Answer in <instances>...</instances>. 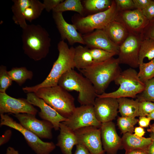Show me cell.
I'll list each match as a JSON object with an SVG mask.
<instances>
[{"label": "cell", "instance_id": "18", "mask_svg": "<svg viewBox=\"0 0 154 154\" xmlns=\"http://www.w3.org/2000/svg\"><path fill=\"white\" fill-rule=\"evenodd\" d=\"M84 44L91 48H98L118 55L119 46L114 43L103 29H98L82 35Z\"/></svg>", "mask_w": 154, "mask_h": 154}, {"label": "cell", "instance_id": "3", "mask_svg": "<svg viewBox=\"0 0 154 154\" xmlns=\"http://www.w3.org/2000/svg\"><path fill=\"white\" fill-rule=\"evenodd\" d=\"M117 58L112 57L105 61L94 62L89 67L79 70L92 84L97 95H101L121 72Z\"/></svg>", "mask_w": 154, "mask_h": 154}, {"label": "cell", "instance_id": "12", "mask_svg": "<svg viewBox=\"0 0 154 154\" xmlns=\"http://www.w3.org/2000/svg\"><path fill=\"white\" fill-rule=\"evenodd\" d=\"M23 127L31 131L40 138L51 139L53 126L50 122L40 120L36 117V115L26 113L13 114Z\"/></svg>", "mask_w": 154, "mask_h": 154}, {"label": "cell", "instance_id": "31", "mask_svg": "<svg viewBox=\"0 0 154 154\" xmlns=\"http://www.w3.org/2000/svg\"><path fill=\"white\" fill-rule=\"evenodd\" d=\"M139 67L138 76L142 82L145 83L154 78V58L149 62L140 64Z\"/></svg>", "mask_w": 154, "mask_h": 154}, {"label": "cell", "instance_id": "20", "mask_svg": "<svg viewBox=\"0 0 154 154\" xmlns=\"http://www.w3.org/2000/svg\"><path fill=\"white\" fill-rule=\"evenodd\" d=\"M60 133L56 145L58 147L63 154H72L74 146L78 144L74 131L61 122L60 124Z\"/></svg>", "mask_w": 154, "mask_h": 154}, {"label": "cell", "instance_id": "30", "mask_svg": "<svg viewBox=\"0 0 154 154\" xmlns=\"http://www.w3.org/2000/svg\"><path fill=\"white\" fill-rule=\"evenodd\" d=\"M83 2L84 8L89 11L97 13L109 8L112 4V0H85Z\"/></svg>", "mask_w": 154, "mask_h": 154}, {"label": "cell", "instance_id": "28", "mask_svg": "<svg viewBox=\"0 0 154 154\" xmlns=\"http://www.w3.org/2000/svg\"><path fill=\"white\" fill-rule=\"evenodd\" d=\"M72 11L83 15L84 12V6L80 0H65L59 3L52 10L53 12H62Z\"/></svg>", "mask_w": 154, "mask_h": 154}, {"label": "cell", "instance_id": "25", "mask_svg": "<svg viewBox=\"0 0 154 154\" xmlns=\"http://www.w3.org/2000/svg\"><path fill=\"white\" fill-rule=\"evenodd\" d=\"M30 0H13V4L11 7L13 13V20L14 23L22 29L25 28L28 24L24 16V11Z\"/></svg>", "mask_w": 154, "mask_h": 154}, {"label": "cell", "instance_id": "47", "mask_svg": "<svg viewBox=\"0 0 154 154\" xmlns=\"http://www.w3.org/2000/svg\"><path fill=\"white\" fill-rule=\"evenodd\" d=\"M150 136L152 139L153 141L148 149V154H154V134L151 133Z\"/></svg>", "mask_w": 154, "mask_h": 154}, {"label": "cell", "instance_id": "29", "mask_svg": "<svg viewBox=\"0 0 154 154\" xmlns=\"http://www.w3.org/2000/svg\"><path fill=\"white\" fill-rule=\"evenodd\" d=\"M145 58L150 61L154 58V38H146L142 41L139 57V65L143 62Z\"/></svg>", "mask_w": 154, "mask_h": 154}, {"label": "cell", "instance_id": "27", "mask_svg": "<svg viewBox=\"0 0 154 154\" xmlns=\"http://www.w3.org/2000/svg\"><path fill=\"white\" fill-rule=\"evenodd\" d=\"M45 9L43 3L38 0H30L25 8L24 16L26 20L31 22L38 18Z\"/></svg>", "mask_w": 154, "mask_h": 154}, {"label": "cell", "instance_id": "49", "mask_svg": "<svg viewBox=\"0 0 154 154\" xmlns=\"http://www.w3.org/2000/svg\"><path fill=\"white\" fill-rule=\"evenodd\" d=\"M147 131L154 134V123L150 125V128L147 129Z\"/></svg>", "mask_w": 154, "mask_h": 154}, {"label": "cell", "instance_id": "38", "mask_svg": "<svg viewBox=\"0 0 154 154\" xmlns=\"http://www.w3.org/2000/svg\"><path fill=\"white\" fill-rule=\"evenodd\" d=\"M142 40L154 38V18L149 21L141 35Z\"/></svg>", "mask_w": 154, "mask_h": 154}, {"label": "cell", "instance_id": "35", "mask_svg": "<svg viewBox=\"0 0 154 154\" xmlns=\"http://www.w3.org/2000/svg\"><path fill=\"white\" fill-rule=\"evenodd\" d=\"M13 80L7 70V67L3 65L0 66V93H5L12 84Z\"/></svg>", "mask_w": 154, "mask_h": 154}, {"label": "cell", "instance_id": "4", "mask_svg": "<svg viewBox=\"0 0 154 154\" xmlns=\"http://www.w3.org/2000/svg\"><path fill=\"white\" fill-rule=\"evenodd\" d=\"M58 85L68 92H78V100L81 105H94L97 94L91 82L82 74L70 70L61 76Z\"/></svg>", "mask_w": 154, "mask_h": 154}, {"label": "cell", "instance_id": "22", "mask_svg": "<svg viewBox=\"0 0 154 154\" xmlns=\"http://www.w3.org/2000/svg\"><path fill=\"white\" fill-rule=\"evenodd\" d=\"M103 30L110 39L119 46L124 42L129 34L123 25L116 20L111 22Z\"/></svg>", "mask_w": 154, "mask_h": 154}, {"label": "cell", "instance_id": "10", "mask_svg": "<svg viewBox=\"0 0 154 154\" xmlns=\"http://www.w3.org/2000/svg\"><path fill=\"white\" fill-rule=\"evenodd\" d=\"M62 122L74 131L89 126L100 128L102 123L96 118L93 105H81L76 107L71 116Z\"/></svg>", "mask_w": 154, "mask_h": 154}, {"label": "cell", "instance_id": "50", "mask_svg": "<svg viewBox=\"0 0 154 154\" xmlns=\"http://www.w3.org/2000/svg\"><path fill=\"white\" fill-rule=\"evenodd\" d=\"M147 117L149 118L151 120H154V110L152 112L149 114L147 116Z\"/></svg>", "mask_w": 154, "mask_h": 154}, {"label": "cell", "instance_id": "15", "mask_svg": "<svg viewBox=\"0 0 154 154\" xmlns=\"http://www.w3.org/2000/svg\"><path fill=\"white\" fill-rule=\"evenodd\" d=\"M93 110L96 118L101 123L112 121L117 116L118 112L117 99L97 97L95 100Z\"/></svg>", "mask_w": 154, "mask_h": 154}, {"label": "cell", "instance_id": "9", "mask_svg": "<svg viewBox=\"0 0 154 154\" xmlns=\"http://www.w3.org/2000/svg\"><path fill=\"white\" fill-rule=\"evenodd\" d=\"M142 40L141 35L129 34L119 46L117 58L119 64H126L134 69L139 67V54Z\"/></svg>", "mask_w": 154, "mask_h": 154}, {"label": "cell", "instance_id": "7", "mask_svg": "<svg viewBox=\"0 0 154 154\" xmlns=\"http://www.w3.org/2000/svg\"><path fill=\"white\" fill-rule=\"evenodd\" d=\"M115 0L107 10L86 17L79 16L74 19L73 24L78 31L84 34L98 29H103L115 20L117 13Z\"/></svg>", "mask_w": 154, "mask_h": 154}, {"label": "cell", "instance_id": "11", "mask_svg": "<svg viewBox=\"0 0 154 154\" xmlns=\"http://www.w3.org/2000/svg\"><path fill=\"white\" fill-rule=\"evenodd\" d=\"M115 20L123 25L129 33L135 35H141L149 21L137 9L117 11Z\"/></svg>", "mask_w": 154, "mask_h": 154}, {"label": "cell", "instance_id": "6", "mask_svg": "<svg viewBox=\"0 0 154 154\" xmlns=\"http://www.w3.org/2000/svg\"><path fill=\"white\" fill-rule=\"evenodd\" d=\"M114 82L116 85L119 86L117 89L112 92L97 95V97L116 99L122 97L136 98L145 87V83L138 77V72L134 68L130 67L121 72Z\"/></svg>", "mask_w": 154, "mask_h": 154}, {"label": "cell", "instance_id": "46", "mask_svg": "<svg viewBox=\"0 0 154 154\" xmlns=\"http://www.w3.org/2000/svg\"><path fill=\"white\" fill-rule=\"evenodd\" d=\"M125 154H148V152L139 149L125 150Z\"/></svg>", "mask_w": 154, "mask_h": 154}, {"label": "cell", "instance_id": "33", "mask_svg": "<svg viewBox=\"0 0 154 154\" xmlns=\"http://www.w3.org/2000/svg\"><path fill=\"white\" fill-rule=\"evenodd\" d=\"M144 90L137 96L140 101H147L154 102V78L145 83Z\"/></svg>", "mask_w": 154, "mask_h": 154}, {"label": "cell", "instance_id": "44", "mask_svg": "<svg viewBox=\"0 0 154 154\" xmlns=\"http://www.w3.org/2000/svg\"><path fill=\"white\" fill-rule=\"evenodd\" d=\"M76 146V149L74 154H91L84 145L78 144Z\"/></svg>", "mask_w": 154, "mask_h": 154}, {"label": "cell", "instance_id": "42", "mask_svg": "<svg viewBox=\"0 0 154 154\" xmlns=\"http://www.w3.org/2000/svg\"><path fill=\"white\" fill-rule=\"evenodd\" d=\"M12 135V131L10 130H7L0 137V145L7 143L10 139Z\"/></svg>", "mask_w": 154, "mask_h": 154}, {"label": "cell", "instance_id": "26", "mask_svg": "<svg viewBox=\"0 0 154 154\" xmlns=\"http://www.w3.org/2000/svg\"><path fill=\"white\" fill-rule=\"evenodd\" d=\"M8 73L13 81L15 82L19 86L23 85L27 80H31L33 77V72L25 67H13Z\"/></svg>", "mask_w": 154, "mask_h": 154}, {"label": "cell", "instance_id": "45", "mask_svg": "<svg viewBox=\"0 0 154 154\" xmlns=\"http://www.w3.org/2000/svg\"><path fill=\"white\" fill-rule=\"evenodd\" d=\"M134 131L135 133L134 135L140 137H143L145 133V131L143 128L140 126L135 127Z\"/></svg>", "mask_w": 154, "mask_h": 154}, {"label": "cell", "instance_id": "19", "mask_svg": "<svg viewBox=\"0 0 154 154\" xmlns=\"http://www.w3.org/2000/svg\"><path fill=\"white\" fill-rule=\"evenodd\" d=\"M53 17L62 40H66L70 45L75 43L85 44L82 35L74 24L68 23L62 12H53Z\"/></svg>", "mask_w": 154, "mask_h": 154}, {"label": "cell", "instance_id": "13", "mask_svg": "<svg viewBox=\"0 0 154 154\" xmlns=\"http://www.w3.org/2000/svg\"><path fill=\"white\" fill-rule=\"evenodd\" d=\"M78 144L85 146L91 154H104L100 128L94 126L83 127L74 131Z\"/></svg>", "mask_w": 154, "mask_h": 154}, {"label": "cell", "instance_id": "2", "mask_svg": "<svg viewBox=\"0 0 154 154\" xmlns=\"http://www.w3.org/2000/svg\"><path fill=\"white\" fill-rule=\"evenodd\" d=\"M57 48L58 57L46 78L37 85L23 88L24 92L27 93H35L40 88L57 85L59 79L64 74L75 68L74 61V48L69 47L64 40H61L58 44Z\"/></svg>", "mask_w": 154, "mask_h": 154}, {"label": "cell", "instance_id": "39", "mask_svg": "<svg viewBox=\"0 0 154 154\" xmlns=\"http://www.w3.org/2000/svg\"><path fill=\"white\" fill-rule=\"evenodd\" d=\"M144 16L149 21L154 18V0L141 11Z\"/></svg>", "mask_w": 154, "mask_h": 154}, {"label": "cell", "instance_id": "17", "mask_svg": "<svg viewBox=\"0 0 154 154\" xmlns=\"http://www.w3.org/2000/svg\"><path fill=\"white\" fill-rule=\"evenodd\" d=\"M102 147L107 154H117L122 148V139L118 135L112 121L102 123L100 127Z\"/></svg>", "mask_w": 154, "mask_h": 154}, {"label": "cell", "instance_id": "43", "mask_svg": "<svg viewBox=\"0 0 154 154\" xmlns=\"http://www.w3.org/2000/svg\"><path fill=\"white\" fill-rule=\"evenodd\" d=\"M151 119L146 116L139 117L138 123L139 126L143 128L147 127L149 125Z\"/></svg>", "mask_w": 154, "mask_h": 154}, {"label": "cell", "instance_id": "36", "mask_svg": "<svg viewBox=\"0 0 154 154\" xmlns=\"http://www.w3.org/2000/svg\"><path fill=\"white\" fill-rule=\"evenodd\" d=\"M154 110V102L145 100L139 101V117L147 116Z\"/></svg>", "mask_w": 154, "mask_h": 154}, {"label": "cell", "instance_id": "21", "mask_svg": "<svg viewBox=\"0 0 154 154\" xmlns=\"http://www.w3.org/2000/svg\"><path fill=\"white\" fill-rule=\"evenodd\" d=\"M122 139V148L125 150L139 149L148 152L149 147L152 143L151 137H140L134 134L127 133L123 134Z\"/></svg>", "mask_w": 154, "mask_h": 154}, {"label": "cell", "instance_id": "37", "mask_svg": "<svg viewBox=\"0 0 154 154\" xmlns=\"http://www.w3.org/2000/svg\"><path fill=\"white\" fill-rule=\"evenodd\" d=\"M117 11L135 9L133 0H115Z\"/></svg>", "mask_w": 154, "mask_h": 154}, {"label": "cell", "instance_id": "41", "mask_svg": "<svg viewBox=\"0 0 154 154\" xmlns=\"http://www.w3.org/2000/svg\"><path fill=\"white\" fill-rule=\"evenodd\" d=\"M135 9L141 11L146 7L152 0H133Z\"/></svg>", "mask_w": 154, "mask_h": 154}, {"label": "cell", "instance_id": "32", "mask_svg": "<svg viewBox=\"0 0 154 154\" xmlns=\"http://www.w3.org/2000/svg\"><path fill=\"white\" fill-rule=\"evenodd\" d=\"M138 121V119L135 117L121 116L118 117L117 123L121 133H132L134 131V126Z\"/></svg>", "mask_w": 154, "mask_h": 154}, {"label": "cell", "instance_id": "5", "mask_svg": "<svg viewBox=\"0 0 154 154\" xmlns=\"http://www.w3.org/2000/svg\"><path fill=\"white\" fill-rule=\"evenodd\" d=\"M35 93L66 118L71 116L76 108L73 96L58 85L40 88Z\"/></svg>", "mask_w": 154, "mask_h": 154}, {"label": "cell", "instance_id": "24", "mask_svg": "<svg viewBox=\"0 0 154 154\" xmlns=\"http://www.w3.org/2000/svg\"><path fill=\"white\" fill-rule=\"evenodd\" d=\"M117 99L118 112L121 116L135 117L139 116V100L122 97Z\"/></svg>", "mask_w": 154, "mask_h": 154}, {"label": "cell", "instance_id": "34", "mask_svg": "<svg viewBox=\"0 0 154 154\" xmlns=\"http://www.w3.org/2000/svg\"><path fill=\"white\" fill-rule=\"evenodd\" d=\"M90 51L94 62H103L117 55L115 53L98 48H91Z\"/></svg>", "mask_w": 154, "mask_h": 154}, {"label": "cell", "instance_id": "8", "mask_svg": "<svg viewBox=\"0 0 154 154\" xmlns=\"http://www.w3.org/2000/svg\"><path fill=\"white\" fill-rule=\"evenodd\" d=\"M1 126L5 125L14 129L23 135L29 146L36 154H50L55 148L52 142H45L26 129L6 114H0Z\"/></svg>", "mask_w": 154, "mask_h": 154}, {"label": "cell", "instance_id": "23", "mask_svg": "<svg viewBox=\"0 0 154 154\" xmlns=\"http://www.w3.org/2000/svg\"><path fill=\"white\" fill-rule=\"evenodd\" d=\"M74 61L75 68L79 70L87 68L94 63L90 49L81 45L74 48Z\"/></svg>", "mask_w": 154, "mask_h": 154}, {"label": "cell", "instance_id": "1", "mask_svg": "<svg viewBox=\"0 0 154 154\" xmlns=\"http://www.w3.org/2000/svg\"><path fill=\"white\" fill-rule=\"evenodd\" d=\"M24 53L35 61L45 58L49 53L51 39L47 31L39 25H28L21 35Z\"/></svg>", "mask_w": 154, "mask_h": 154}, {"label": "cell", "instance_id": "48", "mask_svg": "<svg viewBox=\"0 0 154 154\" xmlns=\"http://www.w3.org/2000/svg\"><path fill=\"white\" fill-rule=\"evenodd\" d=\"M5 154H19L18 151L11 147H8L7 149Z\"/></svg>", "mask_w": 154, "mask_h": 154}, {"label": "cell", "instance_id": "14", "mask_svg": "<svg viewBox=\"0 0 154 154\" xmlns=\"http://www.w3.org/2000/svg\"><path fill=\"white\" fill-rule=\"evenodd\" d=\"M38 110L27 99L16 98L0 93V114L26 113L36 115Z\"/></svg>", "mask_w": 154, "mask_h": 154}, {"label": "cell", "instance_id": "40", "mask_svg": "<svg viewBox=\"0 0 154 154\" xmlns=\"http://www.w3.org/2000/svg\"><path fill=\"white\" fill-rule=\"evenodd\" d=\"M63 0H44L43 3L45 9L49 12L56 7L59 3L62 2Z\"/></svg>", "mask_w": 154, "mask_h": 154}, {"label": "cell", "instance_id": "16", "mask_svg": "<svg viewBox=\"0 0 154 154\" xmlns=\"http://www.w3.org/2000/svg\"><path fill=\"white\" fill-rule=\"evenodd\" d=\"M26 99L31 104L40 109V111L38 112L39 117L43 120L52 123L55 130H59L60 123L67 120V118L61 115L42 99L38 97L35 93H27Z\"/></svg>", "mask_w": 154, "mask_h": 154}]
</instances>
